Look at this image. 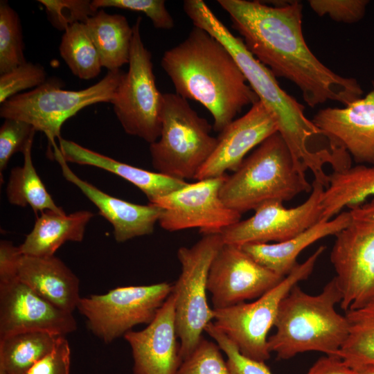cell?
Instances as JSON below:
<instances>
[{"instance_id":"1","label":"cell","mask_w":374,"mask_h":374,"mask_svg":"<svg viewBox=\"0 0 374 374\" xmlns=\"http://www.w3.org/2000/svg\"><path fill=\"white\" fill-rule=\"evenodd\" d=\"M247 50L276 78L293 82L311 107L328 100L344 106L362 97L353 78L324 65L311 51L302 30L303 6L298 1L217 0Z\"/></svg>"},{"instance_id":"2","label":"cell","mask_w":374,"mask_h":374,"mask_svg":"<svg viewBox=\"0 0 374 374\" xmlns=\"http://www.w3.org/2000/svg\"><path fill=\"white\" fill-rule=\"evenodd\" d=\"M161 65L175 93L199 103L211 113L217 132L259 100L229 51L199 27L193 26L184 40L166 51Z\"/></svg>"},{"instance_id":"3","label":"cell","mask_w":374,"mask_h":374,"mask_svg":"<svg viewBox=\"0 0 374 374\" xmlns=\"http://www.w3.org/2000/svg\"><path fill=\"white\" fill-rule=\"evenodd\" d=\"M187 16L194 26L204 29L229 51L247 81L261 101L274 115L278 132L287 144L296 163L314 177L325 175L323 166L330 162L328 150L311 145L322 136L304 112V106L285 91L271 71L246 48L242 39L235 36L203 1L190 6Z\"/></svg>"},{"instance_id":"4","label":"cell","mask_w":374,"mask_h":374,"mask_svg":"<svg viewBox=\"0 0 374 374\" xmlns=\"http://www.w3.org/2000/svg\"><path fill=\"white\" fill-rule=\"evenodd\" d=\"M341 295L335 278L315 295L296 285L282 301L268 338L270 353L278 359H290L310 351L338 355L348 334V323L335 306Z\"/></svg>"},{"instance_id":"5","label":"cell","mask_w":374,"mask_h":374,"mask_svg":"<svg viewBox=\"0 0 374 374\" xmlns=\"http://www.w3.org/2000/svg\"><path fill=\"white\" fill-rule=\"evenodd\" d=\"M305 172L276 132L226 176L220 196L226 206L242 215L268 202H283L303 192L310 193L312 186Z\"/></svg>"},{"instance_id":"6","label":"cell","mask_w":374,"mask_h":374,"mask_svg":"<svg viewBox=\"0 0 374 374\" xmlns=\"http://www.w3.org/2000/svg\"><path fill=\"white\" fill-rule=\"evenodd\" d=\"M161 130L150 144L156 172L179 179H195L217 143L211 126L177 93L163 94Z\"/></svg>"},{"instance_id":"7","label":"cell","mask_w":374,"mask_h":374,"mask_svg":"<svg viewBox=\"0 0 374 374\" xmlns=\"http://www.w3.org/2000/svg\"><path fill=\"white\" fill-rule=\"evenodd\" d=\"M124 72L109 71L99 82L86 89H62L63 82L47 78L40 86L19 93L1 104L0 116L26 122L48 139L50 150L60 139L64 123L83 108L99 103L112 102Z\"/></svg>"},{"instance_id":"8","label":"cell","mask_w":374,"mask_h":374,"mask_svg":"<svg viewBox=\"0 0 374 374\" xmlns=\"http://www.w3.org/2000/svg\"><path fill=\"white\" fill-rule=\"evenodd\" d=\"M326 247H319L275 287L250 303L214 310L213 323L243 355L260 362L270 357L268 333L274 326L279 307L290 290L309 278Z\"/></svg>"},{"instance_id":"9","label":"cell","mask_w":374,"mask_h":374,"mask_svg":"<svg viewBox=\"0 0 374 374\" xmlns=\"http://www.w3.org/2000/svg\"><path fill=\"white\" fill-rule=\"evenodd\" d=\"M224 244L220 233L203 234L193 246L177 251L181 273L172 294L182 361L193 352L206 326L213 321L214 310L207 302V281L211 263Z\"/></svg>"},{"instance_id":"10","label":"cell","mask_w":374,"mask_h":374,"mask_svg":"<svg viewBox=\"0 0 374 374\" xmlns=\"http://www.w3.org/2000/svg\"><path fill=\"white\" fill-rule=\"evenodd\" d=\"M348 208L350 221L335 235L330 256L345 312L374 301V197Z\"/></svg>"},{"instance_id":"11","label":"cell","mask_w":374,"mask_h":374,"mask_svg":"<svg viewBox=\"0 0 374 374\" xmlns=\"http://www.w3.org/2000/svg\"><path fill=\"white\" fill-rule=\"evenodd\" d=\"M141 22L138 17L132 25L128 70L123 73L111 103L124 131L151 144L161 134L163 93L156 84L152 54L141 34Z\"/></svg>"},{"instance_id":"12","label":"cell","mask_w":374,"mask_h":374,"mask_svg":"<svg viewBox=\"0 0 374 374\" xmlns=\"http://www.w3.org/2000/svg\"><path fill=\"white\" fill-rule=\"evenodd\" d=\"M161 282L149 285L117 287L105 294L81 298L77 310L89 330L105 344L124 336L139 324H148L172 291Z\"/></svg>"},{"instance_id":"13","label":"cell","mask_w":374,"mask_h":374,"mask_svg":"<svg viewBox=\"0 0 374 374\" xmlns=\"http://www.w3.org/2000/svg\"><path fill=\"white\" fill-rule=\"evenodd\" d=\"M227 175L197 180L154 202L162 210L159 220L168 231L198 228L202 234L220 233L241 214L226 206L220 191Z\"/></svg>"},{"instance_id":"14","label":"cell","mask_w":374,"mask_h":374,"mask_svg":"<svg viewBox=\"0 0 374 374\" xmlns=\"http://www.w3.org/2000/svg\"><path fill=\"white\" fill-rule=\"evenodd\" d=\"M308 198L301 204L286 208L280 202L264 203L254 214L224 228L220 234L224 244L280 242L296 236L321 220V198L324 186L314 179Z\"/></svg>"},{"instance_id":"15","label":"cell","mask_w":374,"mask_h":374,"mask_svg":"<svg viewBox=\"0 0 374 374\" xmlns=\"http://www.w3.org/2000/svg\"><path fill=\"white\" fill-rule=\"evenodd\" d=\"M281 276L255 260L241 247L224 244L213 259L207 290L214 310L256 299L279 283Z\"/></svg>"},{"instance_id":"16","label":"cell","mask_w":374,"mask_h":374,"mask_svg":"<svg viewBox=\"0 0 374 374\" xmlns=\"http://www.w3.org/2000/svg\"><path fill=\"white\" fill-rule=\"evenodd\" d=\"M76 329L71 312L53 305L18 278L0 283V339L30 331L66 336Z\"/></svg>"},{"instance_id":"17","label":"cell","mask_w":374,"mask_h":374,"mask_svg":"<svg viewBox=\"0 0 374 374\" xmlns=\"http://www.w3.org/2000/svg\"><path fill=\"white\" fill-rule=\"evenodd\" d=\"M332 152L358 164L374 166V89L344 107L319 110L311 120Z\"/></svg>"},{"instance_id":"18","label":"cell","mask_w":374,"mask_h":374,"mask_svg":"<svg viewBox=\"0 0 374 374\" xmlns=\"http://www.w3.org/2000/svg\"><path fill=\"white\" fill-rule=\"evenodd\" d=\"M278 131L274 115L258 100L220 133L215 149L195 179L218 177L228 170L235 171L249 151Z\"/></svg>"},{"instance_id":"19","label":"cell","mask_w":374,"mask_h":374,"mask_svg":"<svg viewBox=\"0 0 374 374\" xmlns=\"http://www.w3.org/2000/svg\"><path fill=\"white\" fill-rule=\"evenodd\" d=\"M123 337L132 350L134 374H177L182 359L172 294L145 328L132 330Z\"/></svg>"},{"instance_id":"20","label":"cell","mask_w":374,"mask_h":374,"mask_svg":"<svg viewBox=\"0 0 374 374\" xmlns=\"http://www.w3.org/2000/svg\"><path fill=\"white\" fill-rule=\"evenodd\" d=\"M51 154L60 164L64 178L76 186L112 224L117 242L153 233L162 212L160 207L151 203L148 205L134 204L112 196L75 174L57 145L51 149Z\"/></svg>"},{"instance_id":"21","label":"cell","mask_w":374,"mask_h":374,"mask_svg":"<svg viewBox=\"0 0 374 374\" xmlns=\"http://www.w3.org/2000/svg\"><path fill=\"white\" fill-rule=\"evenodd\" d=\"M17 278L57 308L71 312L81 299L80 280L57 257L21 256Z\"/></svg>"},{"instance_id":"22","label":"cell","mask_w":374,"mask_h":374,"mask_svg":"<svg viewBox=\"0 0 374 374\" xmlns=\"http://www.w3.org/2000/svg\"><path fill=\"white\" fill-rule=\"evenodd\" d=\"M58 148L67 163L93 166L113 173L137 187L150 203L188 184L186 180L118 161L62 137L58 139Z\"/></svg>"},{"instance_id":"23","label":"cell","mask_w":374,"mask_h":374,"mask_svg":"<svg viewBox=\"0 0 374 374\" xmlns=\"http://www.w3.org/2000/svg\"><path fill=\"white\" fill-rule=\"evenodd\" d=\"M349 221V211H344L333 219L321 220L285 241L240 247L258 262L285 277L296 266L297 258L305 249L323 238L335 235Z\"/></svg>"},{"instance_id":"24","label":"cell","mask_w":374,"mask_h":374,"mask_svg":"<svg viewBox=\"0 0 374 374\" xmlns=\"http://www.w3.org/2000/svg\"><path fill=\"white\" fill-rule=\"evenodd\" d=\"M93 217L89 211L70 214L46 211L37 217L32 231L19 247L23 255L51 256L65 242H82Z\"/></svg>"},{"instance_id":"25","label":"cell","mask_w":374,"mask_h":374,"mask_svg":"<svg viewBox=\"0 0 374 374\" xmlns=\"http://www.w3.org/2000/svg\"><path fill=\"white\" fill-rule=\"evenodd\" d=\"M369 197H374V166L333 170L321 198V220L332 219L344 207L360 205Z\"/></svg>"},{"instance_id":"26","label":"cell","mask_w":374,"mask_h":374,"mask_svg":"<svg viewBox=\"0 0 374 374\" xmlns=\"http://www.w3.org/2000/svg\"><path fill=\"white\" fill-rule=\"evenodd\" d=\"M84 24L103 67L114 71L129 63L133 29L125 16L100 9Z\"/></svg>"},{"instance_id":"27","label":"cell","mask_w":374,"mask_h":374,"mask_svg":"<svg viewBox=\"0 0 374 374\" xmlns=\"http://www.w3.org/2000/svg\"><path fill=\"white\" fill-rule=\"evenodd\" d=\"M30 141L23 152L24 163L11 170L6 186V197L14 206H29L37 214L46 211L65 213L46 190L33 163Z\"/></svg>"},{"instance_id":"28","label":"cell","mask_w":374,"mask_h":374,"mask_svg":"<svg viewBox=\"0 0 374 374\" xmlns=\"http://www.w3.org/2000/svg\"><path fill=\"white\" fill-rule=\"evenodd\" d=\"M59 336L41 331L20 332L0 339V374H25L54 347Z\"/></svg>"},{"instance_id":"29","label":"cell","mask_w":374,"mask_h":374,"mask_svg":"<svg viewBox=\"0 0 374 374\" xmlns=\"http://www.w3.org/2000/svg\"><path fill=\"white\" fill-rule=\"evenodd\" d=\"M345 316L348 334L338 355L350 366L374 364V301Z\"/></svg>"},{"instance_id":"30","label":"cell","mask_w":374,"mask_h":374,"mask_svg":"<svg viewBox=\"0 0 374 374\" xmlns=\"http://www.w3.org/2000/svg\"><path fill=\"white\" fill-rule=\"evenodd\" d=\"M59 51L74 75L90 80L100 74V56L84 23H76L64 32Z\"/></svg>"},{"instance_id":"31","label":"cell","mask_w":374,"mask_h":374,"mask_svg":"<svg viewBox=\"0 0 374 374\" xmlns=\"http://www.w3.org/2000/svg\"><path fill=\"white\" fill-rule=\"evenodd\" d=\"M17 12L7 1H0V74L26 62Z\"/></svg>"},{"instance_id":"32","label":"cell","mask_w":374,"mask_h":374,"mask_svg":"<svg viewBox=\"0 0 374 374\" xmlns=\"http://www.w3.org/2000/svg\"><path fill=\"white\" fill-rule=\"evenodd\" d=\"M44 6L48 21L60 31L76 23H85L98 10L89 0H38Z\"/></svg>"},{"instance_id":"33","label":"cell","mask_w":374,"mask_h":374,"mask_svg":"<svg viewBox=\"0 0 374 374\" xmlns=\"http://www.w3.org/2000/svg\"><path fill=\"white\" fill-rule=\"evenodd\" d=\"M220 348L203 337L193 352L182 361L177 374H229Z\"/></svg>"},{"instance_id":"34","label":"cell","mask_w":374,"mask_h":374,"mask_svg":"<svg viewBox=\"0 0 374 374\" xmlns=\"http://www.w3.org/2000/svg\"><path fill=\"white\" fill-rule=\"evenodd\" d=\"M47 80V73L41 64L26 62L0 74V103L28 89H35Z\"/></svg>"},{"instance_id":"35","label":"cell","mask_w":374,"mask_h":374,"mask_svg":"<svg viewBox=\"0 0 374 374\" xmlns=\"http://www.w3.org/2000/svg\"><path fill=\"white\" fill-rule=\"evenodd\" d=\"M37 131L33 125L23 121L6 118L0 128V180L13 154L24 152L28 144L33 141Z\"/></svg>"},{"instance_id":"36","label":"cell","mask_w":374,"mask_h":374,"mask_svg":"<svg viewBox=\"0 0 374 374\" xmlns=\"http://www.w3.org/2000/svg\"><path fill=\"white\" fill-rule=\"evenodd\" d=\"M204 331L226 354L229 374H272L265 362L254 360L241 354L235 345L216 328L213 322L206 326Z\"/></svg>"},{"instance_id":"37","label":"cell","mask_w":374,"mask_h":374,"mask_svg":"<svg viewBox=\"0 0 374 374\" xmlns=\"http://www.w3.org/2000/svg\"><path fill=\"white\" fill-rule=\"evenodd\" d=\"M96 10L116 8L144 13L156 28L170 30L175 22L163 0H93Z\"/></svg>"},{"instance_id":"38","label":"cell","mask_w":374,"mask_h":374,"mask_svg":"<svg viewBox=\"0 0 374 374\" xmlns=\"http://www.w3.org/2000/svg\"><path fill=\"white\" fill-rule=\"evenodd\" d=\"M309 5L319 16H329L346 24L360 21L365 15L368 0H310Z\"/></svg>"},{"instance_id":"39","label":"cell","mask_w":374,"mask_h":374,"mask_svg":"<svg viewBox=\"0 0 374 374\" xmlns=\"http://www.w3.org/2000/svg\"><path fill=\"white\" fill-rule=\"evenodd\" d=\"M71 355L68 340L59 336L53 349L25 374H70Z\"/></svg>"},{"instance_id":"40","label":"cell","mask_w":374,"mask_h":374,"mask_svg":"<svg viewBox=\"0 0 374 374\" xmlns=\"http://www.w3.org/2000/svg\"><path fill=\"white\" fill-rule=\"evenodd\" d=\"M22 253L19 247L8 240L0 242V283L17 278L18 265Z\"/></svg>"},{"instance_id":"41","label":"cell","mask_w":374,"mask_h":374,"mask_svg":"<svg viewBox=\"0 0 374 374\" xmlns=\"http://www.w3.org/2000/svg\"><path fill=\"white\" fill-rule=\"evenodd\" d=\"M306 374H358V373L339 355H326L316 361Z\"/></svg>"},{"instance_id":"42","label":"cell","mask_w":374,"mask_h":374,"mask_svg":"<svg viewBox=\"0 0 374 374\" xmlns=\"http://www.w3.org/2000/svg\"><path fill=\"white\" fill-rule=\"evenodd\" d=\"M351 367L355 369L358 374H374V364H360Z\"/></svg>"}]
</instances>
